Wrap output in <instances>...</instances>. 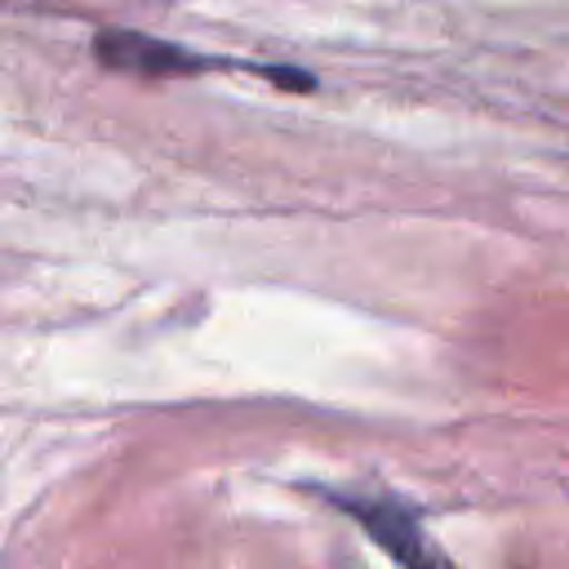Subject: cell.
Returning <instances> with one entry per match:
<instances>
[{
	"label": "cell",
	"mask_w": 569,
	"mask_h": 569,
	"mask_svg": "<svg viewBox=\"0 0 569 569\" xmlns=\"http://www.w3.org/2000/svg\"><path fill=\"white\" fill-rule=\"evenodd\" d=\"M338 502L351 511V520L365 525V533H369L400 569H453V565L440 556V547L418 529V520H413L400 502H391V498H338Z\"/></svg>",
	"instance_id": "6da1fadb"
}]
</instances>
